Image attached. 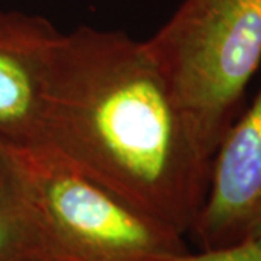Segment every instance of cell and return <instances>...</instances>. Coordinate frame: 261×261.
<instances>
[{"mask_svg": "<svg viewBox=\"0 0 261 261\" xmlns=\"http://www.w3.org/2000/svg\"><path fill=\"white\" fill-rule=\"evenodd\" d=\"M41 149L185 237L214 159L144 41L92 27L54 47Z\"/></svg>", "mask_w": 261, "mask_h": 261, "instance_id": "1", "label": "cell"}, {"mask_svg": "<svg viewBox=\"0 0 261 261\" xmlns=\"http://www.w3.org/2000/svg\"><path fill=\"white\" fill-rule=\"evenodd\" d=\"M144 44L215 154L261 63V0H183Z\"/></svg>", "mask_w": 261, "mask_h": 261, "instance_id": "2", "label": "cell"}, {"mask_svg": "<svg viewBox=\"0 0 261 261\" xmlns=\"http://www.w3.org/2000/svg\"><path fill=\"white\" fill-rule=\"evenodd\" d=\"M49 261H163L185 235L47 149L25 151Z\"/></svg>", "mask_w": 261, "mask_h": 261, "instance_id": "3", "label": "cell"}, {"mask_svg": "<svg viewBox=\"0 0 261 261\" xmlns=\"http://www.w3.org/2000/svg\"><path fill=\"white\" fill-rule=\"evenodd\" d=\"M261 233V89L231 123L212 159L205 203L187 235L199 251L225 248Z\"/></svg>", "mask_w": 261, "mask_h": 261, "instance_id": "4", "label": "cell"}, {"mask_svg": "<svg viewBox=\"0 0 261 261\" xmlns=\"http://www.w3.org/2000/svg\"><path fill=\"white\" fill-rule=\"evenodd\" d=\"M60 35L39 15L0 10V141L19 149L44 145L48 71Z\"/></svg>", "mask_w": 261, "mask_h": 261, "instance_id": "5", "label": "cell"}, {"mask_svg": "<svg viewBox=\"0 0 261 261\" xmlns=\"http://www.w3.org/2000/svg\"><path fill=\"white\" fill-rule=\"evenodd\" d=\"M0 261H49L23 149L0 141Z\"/></svg>", "mask_w": 261, "mask_h": 261, "instance_id": "6", "label": "cell"}, {"mask_svg": "<svg viewBox=\"0 0 261 261\" xmlns=\"http://www.w3.org/2000/svg\"><path fill=\"white\" fill-rule=\"evenodd\" d=\"M163 261H261V233L225 248L199 252L186 251Z\"/></svg>", "mask_w": 261, "mask_h": 261, "instance_id": "7", "label": "cell"}]
</instances>
